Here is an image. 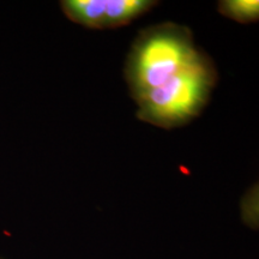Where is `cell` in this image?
Masks as SVG:
<instances>
[{"instance_id":"obj_4","label":"cell","mask_w":259,"mask_h":259,"mask_svg":"<svg viewBox=\"0 0 259 259\" xmlns=\"http://www.w3.org/2000/svg\"><path fill=\"white\" fill-rule=\"evenodd\" d=\"M218 10L222 16L241 24L253 23L259 18L258 0H222L218 3Z\"/></svg>"},{"instance_id":"obj_2","label":"cell","mask_w":259,"mask_h":259,"mask_svg":"<svg viewBox=\"0 0 259 259\" xmlns=\"http://www.w3.org/2000/svg\"><path fill=\"white\" fill-rule=\"evenodd\" d=\"M216 83V65L205 53L176 80L137 100V118L164 130L189 124L204 111Z\"/></svg>"},{"instance_id":"obj_1","label":"cell","mask_w":259,"mask_h":259,"mask_svg":"<svg viewBox=\"0 0 259 259\" xmlns=\"http://www.w3.org/2000/svg\"><path fill=\"white\" fill-rule=\"evenodd\" d=\"M193 34L185 25L164 22L138 32L124 66V77L134 101L169 84L202 59Z\"/></svg>"},{"instance_id":"obj_3","label":"cell","mask_w":259,"mask_h":259,"mask_svg":"<svg viewBox=\"0 0 259 259\" xmlns=\"http://www.w3.org/2000/svg\"><path fill=\"white\" fill-rule=\"evenodd\" d=\"M158 4L154 0H64L60 8L73 23L90 29L124 27Z\"/></svg>"}]
</instances>
